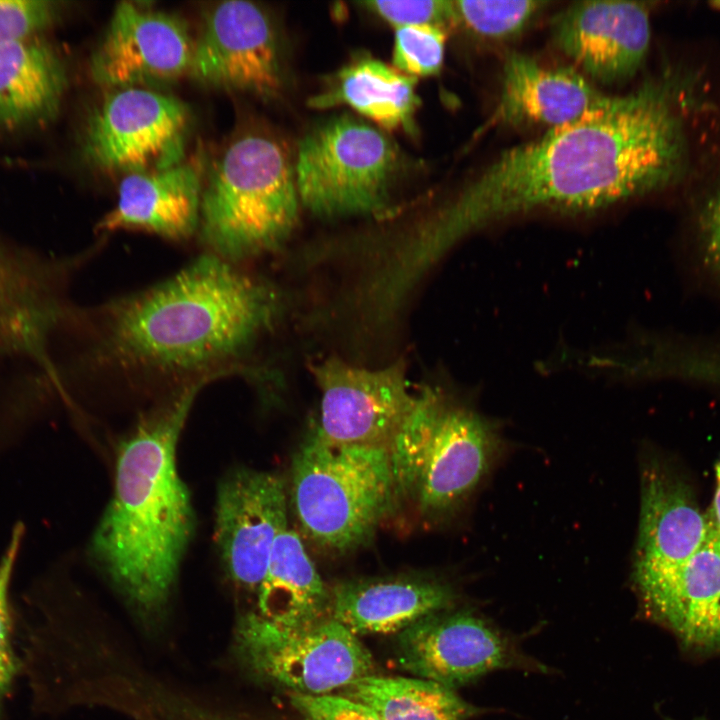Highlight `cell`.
Wrapping results in <instances>:
<instances>
[{
    "instance_id": "obj_1",
    "label": "cell",
    "mask_w": 720,
    "mask_h": 720,
    "mask_svg": "<svg viewBox=\"0 0 720 720\" xmlns=\"http://www.w3.org/2000/svg\"><path fill=\"white\" fill-rule=\"evenodd\" d=\"M683 148L669 89L648 82L506 150L439 211L440 219L456 241L509 217L607 208L669 184Z\"/></svg>"
},
{
    "instance_id": "obj_2",
    "label": "cell",
    "mask_w": 720,
    "mask_h": 720,
    "mask_svg": "<svg viewBox=\"0 0 720 720\" xmlns=\"http://www.w3.org/2000/svg\"><path fill=\"white\" fill-rule=\"evenodd\" d=\"M275 291L239 264L206 253L170 278L89 312V361L133 386L190 385L244 374L272 325Z\"/></svg>"
},
{
    "instance_id": "obj_3",
    "label": "cell",
    "mask_w": 720,
    "mask_h": 720,
    "mask_svg": "<svg viewBox=\"0 0 720 720\" xmlns=\"http://www.w3.org/2000/svg\"><path fill=\"white\" fill-rule=\"evenodd\" d=\"M205 385L193 384L165 398L121 442L113 495L91 542L93 558L150 638L162 635L167 625L180 563L194 529L176 449Z\"/></svg>"
},
{
    "instance_id": "obj_4",
    "label": "cell",
    "mask_w": 720,
    "mask_h": 720,
    "mask_svg": "<svg viewBox=\"0 0 720 720\" xmlns=\"http://www.w3.org/2000/svg\"><path fill=\"white\" fill-rule=\"evenodd\" d=\"M295 173L283 146L248 132L231 141L203 180L198 233L228 262L278 248L298 218Z\"/></svg>"
},
{
    "instance_id": "obj_5",
    "label": "cell",
    "mask_w": 720,
    "mask_h": 720,
    "mask_svg": "<svg viewBox=\"0 0 720 720\" xmlns=\"http://www.w3.org/2000/svg\"><path fill=\"white\" fill-rule=\"evenodd\" d=\"M396 494L386 446L334 442L312 422L291 462V502L301 531L322 550L360 548Z\"/></svg>"
},
{
    "instance_id": "obj_6",
    "label": "cell",
    "mask_w": 720,
    "mask_h": 720,
    "mask_svg": "<svg viewBox=\"0 0 720 720\" xmlns=\"http://www.w3.org/2000/svg\"><path fill=\"white\" fill-rule=\"evenodd\" d=\"M399 160L381 130L350 115L332 118L298 145V198L319 217L380 213L390 202Z\"/></svg>"
},
{
    "instance_id": "obj_7",
    "label": "cell",
    "mask_w": 720,
    "mask_h": 720,
    "mask_svg": "<svg viewBox=\"0 0 720 720\" xmlns=\"http://www.w3.org/2000/svg\"><path fill=\"white\" fill-rule=\"evenodd\" d=\"M232 638V653L246 672L294 693L327 694L374 670L369 649L331 616L289 626L247 610Z\"/></svg>"
},
{
    "instance_id": "obj_8",
    "label": "cell",
    "mask_w": 720,
    "mask_h": 720,
    "mask_svg": "<svg viewBox=\"0 0 720 720\" xmlns=\"http://www.w3.org/2000/svg\"><path fill=\"white\" fill-rule=\"evenodd\" d=\"M191 128L188 107L151 88L110 90L87 118L85 159L123 176L164 170L184 161Z\"/></svg>"
},
{
    "instance_id": "obj_9",
    "label": "cell",
    "mask_w": 720,
    "mask_h": 720,
    "mask_svg": "<svg viewBox=\"0 0 720 720\" xmlns=\"http://www.w3.org/2000/svg\"><path fill=\"white\" fill-rule=\"evenodd\" d=\"M396 656L404 670L453 690L495 670H544L485 618L452 608L399 632Z\"/></svg>"
},
{
    "instance_id": "obj_10",
    "label": "cell",
    "mask_w": 720,
    "mask_h": 720,
    "mask_svg": "<svg viewBox=\"0 0 720 720\" xmlns=\"http://www.w3.org/2000/svg\"><path fill=\"white\" fill-rule=\"evenodd\" d=\"M707 531V514L687 486L657 467L648 468L642 480L633 582L650 617L656 619L665 606Z\"/></svg>"
},
{
    "instance_id": "obj_11",
    "label": "cell",
    "mask_w": 720,
    "mask_h": 720,
    "mask_svg": "<svg viewBox=\"0 0 720 720\" xmlns=\"http://www.w3.org/2000/svg\"><path fill=\"white\" fill-rule=\"evenodd\" d=\"M189 75L216 89L277 96L283 86L279 42L269 15L257 4H215L194 39Z\"/></svg>"
},
{
    "instance_id": "obj_12",
    "label": "cell",
    "mask_w": 720,
    "mask_h": 720,
    "mask_svg": "<svg viewBox=\"0 0 720 720\" xmlns=\"http://www.w3.org/2000/svg\"><path fill=\"white\" fill-rule=\"evenodd\" d=\"M194 38L176 15L121 2L89 61L92 80L113 89L151 88L189 75Z\"/></svg>"
},
{
    "instance_id": "obj_13",
    "label": "cell",
    "mask_w": 720,
    "mask_h": 720,
    "mask_svg": "<svg viewBox=\"0 0 720 720\" xmlns=\"http://www.w3.org/2000/svg\"><path fill=\"white\" fill-rule=\"evenodd\" d=\"M283 480L270 472L238 468L217 490L215 543L225 573L240 592L256 595L272 548L288 529Z\"/></svg>"
},
{
    "instance_id": "obj_14",
    "label": "cell",
    "mask_w": 720,
    "mask_h": 720,
    "mask_svg": "<svg viewBox=\"0 0 720 720\" xmlns=\"http://www.w3.org/2000/svg\"><path fill=\"white\" fill-rule=\"evenodd\" d=\"M310 369L321 391L315 424L334 442L387 446L416 399L402 360L370 370L330 357Z\"/></svg>"
},
{
    "instance_id": "obj_15",
    "label": "cell",
    "mask_w": 720,
    "mask_h": 720,
    "mask_svg": "<svg viewBox=\"0 0 720 720\" xmlns=\"http://www.w3.org/2000/svg\"><path fill=\"white\" fill-rule=\"evenodd\" d=\"M647 7L631 1H583L555 19V45L586 74L602 83L633 76L650 42Z\"/></svg>"
},
{
    "instance_id": "obj_16",
    "label": "cell",
    "mask_w": 720,
    "mask_h": 720,
    "mask_svg": "<svg viewBox=\"0 0 720 720\" xmlns=\"http://www.w3.org/2000/svg\"><path fill=\"white\" fill-rule=\"evenodd\" d=\"M497 450V434L487 421L446 404L415 494L420 512L432 517L456 509L486 476Z\"/></svg>"
},
{
    "instance_id": "obj_17",
    "label": "cell",
    "mask_w": 720,
    "mask_h": 720,
    "mask_svg": "<svg viewBox=\"0 0 720 720\" xmlns=\"http://www.w3.org/2000/svg\"><path fill=\"white\" fill-rule=\"evenodd\" d=\"M203 180L200 169L184 161L160 171L125 175L115 206L96 230H138L188 240L198 232Z\"/></svg>"
},
{
    "instance_id": "obj_18",
    "label": "cell",
    "mask_w": 720,
    "mask_h": 720,
    "mask_svg": "<svg viewBox=\"0 0 720 720\" xmlns=\"http://www.w3.org/2000/svg\"><path fill=\"white\" fill-rule=\"evenodd\" d=\"M330 594V616L356 636L399 633L456 598L448 584L410 574L343 580Z\"/></svg>"
},
{
    "instance_id": "obj_19",
    "label": "cell",
    "mask_w": 720,
    "mask_h": 720,
    "mask_svg": "<svg viewBox=\"0 0 720 720\" xmlns=\"http://www.w3.org/2000/svg\"><path fill=\"white\" fill-rule=\"evenodd\" d=\"M606 96L571 68L549 67L513 52L503 63L494 121L552 129L579 119Z\"/></svg>"
},
{
    "instance_id": "obj_20",
    "label": "cell",
    "mask_w": 720,
    "mask_h": 720,
    "mask_svg": "<svg viewBox=\"0 0 720 720\" xmlns=\"http://www.w3.org/2000/svg\"><path fill=\"white\" fill-rule=\"evenodd\" d=\"M67 71L57 50L40 36L0 46V126L46 123L59 112Z\"/></svg>"
},
{
    "instance_id": "obj_21",
    "label": "cell",
    "mask_w": 720,
    "mask_h": 720,
    "mask_svg": "<svg viewBox=\"0 0 720 720\" xmlns=\"http://www.w3.org/2000/svg\"><path fill=\"white\" fill-rule=\"evenodd\" d=\"M416 83L417 78L395 67L361 57L342 67L309 104L315 108L345 104L385 129L412 132L420 103Z\"/></svg>"
},
{
    "instance_id": "obj_22",
    "label": "cell",
    "mask_w": 720,
    "mask_h": 720,
    "mask_svg": "<svg viewBox=\"0 0 720 720\" xmlns=\"http://www.w3.org/2000/svg\"><path fill=\"white\" fill-rule=\"evenodd\" d=\"M255 597L256 608L250 610L278 624L296 626L330 616L331 594L294 530L276 539Z\"/></svg>"
},
{
    "instance_id": "obj_23",
    "label": "cell",
    "mask_w": 720,
    "mask_h": 720,
    "mask_svg": "<svg viewBox=\"0 0 720 720\" xmlns=\"http://www.w3.org/2000/svg\"><path fill=\"white\" fill-rule=\"evenodd\" d=\"M655 620L688 646L720 648V534L709 518L702 545Z\"/></svg>"
},
{
    "instance_id": "obj_24",
    "label": "cell",
    "mask_w": 720,
    "mask_h": 720,
    "mask_svg": "<svg viewBox=\"0 0 720 720\" xmlns=\"http://www.w3.org/2000/svg\"><path fill=\"white\" fill-rule=\"evenodd\" d=\"M341 695L370 707L381 720H468L484 712L455 690L422 678L370 674L343 687Z\"/></svg>"
},
{
    "instance_id": "obj_25",
    "label": "cell",
    "mask_w": 720,
    "mask_h": 720,
    "mask_svg": "<svg viewBox=\"0 0 720 720\" xmlns=\"http://www.w3.org/2000/svg\"><path fill=\"white\" fill-rule=\"evenodd\" d=\"M446 404L439 392L429 387L423 388L416 394L412 408L387 444L396 499L415 497Z\"/></svg>"
},
{
    "instance_id": "obj_26",
    "label": "cell",
    "mask_w": 720,
    "mask_h": 720,
    "mask_svg": "<svg viewBox=\"0 0 720 720\" xmlns=\"http://www.w3.org/2000/svg\"><path fill=\"white\" fill-rule=\"evenodd\" d=\"M0 250V352L33 349L56 313L55 306L34 296L26 277Z\"/></svg>"
},
{
    "instance_id": "obj_27",
    "label": "cell",
    "mask_w": 720,
    "mask_h": 720,
    "mask_svg": "<svg viewBox=\"0 0 720 720\" xmlns=\"http://www.w3.org/2000/svg\"><path fill=\"white\" fill-rule=\"evenodd\" d=\"M453 2L457 24L489 40H505L520 34L547 4L536 0Z\"/></svg>"
},
{
    "instance_id": "obj_28",
    "label": "cell",
    "mask_w": 720,
    "mask_h": 720,
    "mask_svg": "<svg viewBox=\"0 0 720 720\" xmlns=\"http://www.w3.org/2000/svg\"><path fill=\"white\" fill-rule=\"evenodd\" d=\"M446 30L431 25L396 29L393 46L394 67L412 77L437 74L444 59Z\"/></svg>"
},
{
    "instance_id": "obj_29",
    "label": "cell",
    "mask_w": 720,
    "mask_h": 720,
    "mask_svg": "<svg viewBox=\"0 0 720 720\" xmlns=\"http://www.w3.org/2000/svg\"><path fill=\"white\" fill-rule=\"evenodd\" d=\"M22 529L16 528L0 561V714L19 671L20 663L13 647V617L10 586L19 553Z\"/></svg>"
},
{
    "instance_id": "obj_30",
    "label": "cell",
    "mask_w": 720,
    "mask_h": 720,
    "mask_svg": "<svg viewBox=\"0 0 720 720\" xmlns=\"http://www.w3.org/2000/svg\"><path fill=\"white\" fill-rule=\"evenodd\" d=\"M57 2L0 0V46L38 37L60 15Z\"/></svg>"
},
{
    "instance_id": "obj_31",
    "label": "cell",
    "mask_w": 720,
    "mask_h": 720,
    "mask_svg": "<svg viewBox=\"0 0 720 720\" xmlns=\"http://www.w3.org/2000/svg\"><path fill=\"white\" fill-rule=\"evenodd\" d=\"M362 5L396 29L405 26L431 25L446 30L457 24L453 1H366Z\"/></svg>"
},
{
    "instance_id": "obj_32",
    "label": "cell",
    "mask_w": 720,
    "mask_h": 720,
    "mask_svg": "<svg viewBox=\"0 0 720 720\" xmlns=\"http://www.w3.org/2000/svg\"><path fill=\"white\" fill-rule=\"evenodd\" d=\"M288 696L304 720H381L370 707L342 695L289 692Z\"/></svg>"
},
{
    "instance_id": "obj_33",
    "label": "cell",
    "mask_w": 720,
    "mask_h": 720,
    "mask_svg": "<svg viewBox=\"0 0 720 720\" xmlns=\"http://www.w3.org/2000/svg\"><path fill=\"white\" fill-rule=\"evenodd\" d=\"M695 251L701 269L720 284V191L708 199L699 213Z\"/></svg>"
},
{
    "instance_id": "obj_34",
    "label": "cell",
    "mask_w": 720,
    "mask_h": 720,
    "mask_svg": "<svg viewBox=\"0 0 720 720\" xmlns=\"http://www.w3.org/2000/svg\"><path fill=\"white\" fill-rule=\"evenodd\" d=\"M717 485L711 509L706 513L714 528L720 534V460L716 465Z\"/></svg>"
},
{
    "instance_id": "obj_35",
    "label": "cell",
    "mask_w": 720,
    "mask_h": 720,
    "mask_svg": "<svg viewBox=\"0 0 720 720\" xmlns=\"http://www.w3.org/2000/svg\"><path fill=\"white\" fill-rule=\"evenodd\" d=\"M215 720H255L232 710H225Z\"/></svg>"
},
{
    "instance_id": "obj_36",
    "label": "cell",
    "mask_w": 720,
    "mask_h": 720,
    "mask_svg": "<svg viewBox=\"0 0 720 720\" xmlns=\"http://www.w3.org/2000/svg\"><path fill=\"white\" fill-rule=\"evenodd\" d=\"M712 5L720 10V1L713 2Z\"/></svg>"
}]
</instances>
